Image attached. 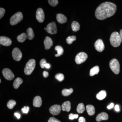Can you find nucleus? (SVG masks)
I'll return each instance as SVG.
<instances>
[{
    "label": "nucleus",
    "mask_w": 122,
    "mask_h": 122,
    "mask_svg": "<svg viewBox=\"0 0 122 122\" xmlns=\"http://www.w3.org/2000/svg\"><path fill=\"white\" fill-rule=\"evenodd\" d=\"M0 82H1V79H0Z\"/></svg>",
    "instance_id": "a18cd8bd"
},
{
    "label": "nucleus",
    "mask_w": 122,
    "mask_h": 122,
    "mask_svg": "<svg viewBox=\"0 0 122 122\" xmlns=\"http://www.w3.org/2000/svg\"><path fill=\"white\" fill-rule=\"evenodd\" d=\"M16 105V102L13 100H10L8 102L7 106L9 109H12Z\"/></svg>",
    "instance_id": "c756f323"
},
{
    "label": "nucleus",
    "mask_w": 122,
    "mask_h": 122,
    "mask_svg": "<svg viewBox=\"0 0 122 122\" xmlns=\"http://www.w3.org/2000/svg\"><path fill=\"white\" fill-rule=\"evenodd\" d=\"M99 68L98 66H95L92 68L90 71V76H93L95 75L98 74L99 72Z\"/></svg>",
    "instance_id": "5701e85b"
},
{
    "label": "nucleus",
    "mask_w": 122,
    "mask_h": 122,
    "mask_svg": "<svg viewBox=\"0 0 122 122\" xmlns=\"http://www.w3.org/2000/svg\"><path fill=\"white\" fill-rule=\"evenodd\" d=\"M119 35H120V38H121V41L122 42V29L120 30Z\"/></svg>",
    "instance_id": "c03bdc74"
},
{
    "label": "nucleus",
    "mask_w": 122,
    "mask_h": 122,
    "mask_svg": "<svg viewBox=\"0 0 122 122\" xmlns=\"http://www.w3.org/2000/svg\"><path fill=\"white\" fill-rule=\"evenodd\" d=\"M27 38V34L25 33H22L17 37L18 41L20 42H24Z\"/></svg>",
    "instance_id": "393cba45"
},
{
    "label": "nucleus",
    "mask_w": 122,
    "mask_h": 122,
    "mask_svg": "<svg viewBox=\"0 0 122 122\" xmlns=\"http://www.w3.org/2000/svg\"><path fill=\"white\" fill-rule=\"evenodd\" d=\"M5 13V9L0 8V19H1L4 16Z\"/></svg>",
    "instance_id": "e433bc0d"
},
{
    "label": "nucleus",
    "mask_w": 122,
    "mask_h": 122,
    "mask_svg": "<svg viewBox=\"0 0 122 122\" xmlns=\"http://www.w3.org/2000/svg\"><path fill=\"white\" fill-rule=\"evenodd\" d=\"M76 37L75 36H68L66 39V41L69 45L72 44L73 42L76 41Z\"/></svg>",
    "instance_id": "c85d7f7f"
},
{
    "label": "nucleus",
    "mask_w": 122,
    "mask_h": 122,
    "mask_svg": "<svg viewBox=\"0 0 122 122\" xmlns=\"http://www.w3.org/2000/svg\"><path fill=\"white\" fill-rule=\"evenodd\" d=\"M48 1L50 5L53 7L56 6L58 3L57 0H49Z\"/></svg>",
    "instance_id": "2f4dec72"
},
{
    "label": "nucleus",
    "mask_w": 122,
    "mask_h": 122,
    "mask_svg": "<svg viewBox=\"0 0 122 122\" xmlns=\"http://www.w3.org/2000/svg\"><path fill=\"white\" fill-rule=\"evenodd\" d=\"M94 46L96 50L99 52H102L105 48L104 43L101 39H98L96 41L95 43Z\"/></svg>",
    "instance_id": "9b49d317"
},
{
    "label": "nucleus",
    "mask_w": 122,
    "mask_h": 122,
    "mask_svg": "<svg viewBox=\"0 0 122 122\" xmlns=\"http://www.w3.org/2000/svg\"><path fill=\"white\" fill-rule=\"evenodd\" d=\"M61 108L63 111L69 112L71 108L70 102L69 101L65 102L62 105Z\"/></svg>",
    "instance_id": "a211bd4d"
},
{
    "label": "nucleus",
    "mask_w": 122,
    "mask_h": 122,
    "mask_svg": "<svg viewBox=\"0 0 122 122\" xmlns=\"http://www.w3.org/2000/svg\"><path fill=\"white\" fill-rule=\"evenodd\" d=\"M115 109L116 111L117 112H119L120 111L119 106L117 105H116L115 107Z\"/></svg>",
    "instance_id": "ea45409f"
},
{
    "label": "nucleus",
    "mask_w": 122,
    "mask_h": 122,
    "mask_svg": "<svg viewBox=\"0 0 122 122\" xmlns=\"http://www.w3.org/2000/svg\"><path fill=\"white\" fill-rule=\"evenodd\" d=\"M110 41L111 45L114 47L119 46L122 42L119 34L117 32H113L112 34Z\"/></svg>",
    "instance_id": "f03ea898"
},
{
    "label": "nucleus",
    "mask_w": 122,
    "mask_h": 122,
    "mask_svg": "<svg viewBox=\"0 0 122 122\" xmlns=\"http://www.w3.org/2000/svg\"><path fill=\"white\" fill-rule=\"evenodd\" d=\"M2 74L5 78L9 81H11L14 78L13 73L11 70L8 68L4 69L2 71Z\"/></svg>",
    "instance_id": "6e6552de"
},
{
    "label": "nucleus",
    "mask_w": 122,
    "mask_h": 122,
    "mask_svg": "<svg viewBox=\"0 0 122 122\" xmlns=\"http://www.w3.org/2000/svg\"><path fill=\"white\" fill-rule=\"evenodd\" d=\"M107 96V93L105 90H102L96 95V98L99 100H102L106 98Z\"/></svg>",
    "instance_id": "aec40b11"
},
{
    "label": "nucleus",
    "mask_w": 122,
    "mask_h": 122,
    "mask_svg": "<svg viewBox=\"0 0 122 122\" xmlns=\"http://www.w3.org/2000/svg\"><path fill=\"white\" fill-rule=\"evenodd\" d=\"M108 118V114L106 112H103L97 116L96 120L97 122H99L102 120H107Z\"/></svg>",
    "instance_id": "dca6fc26"
},
{
    "label": "nucleus",
    "mask_w": 122,
    "mask_h": 122,
    "mask_svg": "<svg viewBox=\"0 0 122 122\" xmlns=\"http://www.w3.org/2000/svg\"><path fill=\"white\" fill-rule=\"evenodd\" d=\"M87 113L90 116L94 115L95 113V109L94 107L92 105H87L86 107Z\"/></svg>",
    "instance_id": "6ab92c4d"
},
{
    "label": "nucleus",
    "mask_w": 122,
    "mask_h": 122,
    "mask_svg": "<svg viewBox=\"0 0 122 122\" xmlns=\"http://www.w3.org/2000/svg\"><path fill=\"white\" fill-rule=\"evenodd\" d=\"M23 19L22 13L18 12L11 17L10 19V24L11 25H15L20 22Z\"/></svg>",
    "instance_id": "20e7f679"
},
{
    "label": "nucleus",
    "mask_w": 122,
    "mask_h": 122,
    "mask_svg": "<svg viewBox=\"0 0 122 122\" xmlns=\"http://www.w3.org/2000/svg\"><path fill=\"white\" fill-rule=\"evenodd\" d=\"M110 67L112 71L116 74L120 72V65L118 61L116 59H113L110 62Z\"/></svg>",
    "instance_id": "39448f33"
},
{
    "label": "nucleus",
    "mask_w": 122,
    "mask_h": 122,
    "mask_svg": "<svg viewBox=\"0 0 122 122\" xmlns=\"http://www.w3.org/2000/svg\"><path fill=\"white\" fill-rule=\"evenodd\" d=\"M26 33L28 39L30 40H32L34 37V33L32 29L30 28H28L26 30Z\"/></svg>",
    "instance_id": "4be33fe9"
},
{
    "label": "nucleus",
    "mask_w": 122,
    "mask_h": 122,
    "mask_svg": "<svg viewBox=\"0 0 122 122\" xmlns=\"http://www.w3.org/2000/svg\"><path fill=\"white\" fill-rule=\"evenodd\" d=\"M73 91L72 88H70L69 89H64L62 91V94L63 96H69L71 93H72Z\"/></svg>",
    "instance_id": "bb28decb"
},
{
    "label": "nucleus",
    "mask_w": 122,
    "mask_h": 122,
    "mask_svg": "<svg viewBox=\"0 0 122 122\" xmlns=\"http://www.w3.org/2000/svg\"><path fill=\"white\" fill-rule=\"evenodd\" d=\"M42 103L41 98L39 96H36L34 98L33 101V105L36 107H39Z\"/></svg>",
    "instance_id": "f3484780"
},
{
    "label": "nucleus",
    "mask_w": 122,
    "mask_h": 122,
    "mask_svg": "<svg viewBox=\"0 0 122 122\" xmlns=\"http://www.w3.org/2000/svg\"><path fill=\"white\" fill-rule=\"evenodd\" d=\"M85 110V107L83 103H80L78 105L77 107V111L79 113H83Z\"/></svg>",
    "instance_id": "cd10ccee"
},
{
    "label": "nucleus",
    "mask_w": 122,
    "mask_h": 122,
    "mask_svg": "<svg viewBox=\"0 0 122 122\" xmlns=\"http://www.w3.org/2000/svg\"><path fill=\"white\" fill-rule=\"evenodd\" d=\"M44 45L46 50H49L53 46V42L52 39L49 36H46L44 40Z\"/></svg>",
    "instance_id": "4468645a"
},
{
    "label": "nucleus",
    "mask_w": 122,
    "mask_h": 122,
    "mask_svg": "<svg viewBox=\"0 0 122 122\" xmlns=\"http://www.w3.org/2000/svg\"><path fill=\"white\" fill-rule=\"evenodd\" d=\"M55 78L59 81H62L64 80V76L62 74L58 73L55 75Z\"/></svg>",
    "instance_id": "7c9ffc66"
},
{
    "label": "nucleus",
    "mask_w": 122,
    "mask_h": 122,
    "mask_svg": "<svg viewBox=\"0 0 122 122\" xmlns=\"http://www.w3.org/2000/svg\"><path fill=\"white\" fill-rule=\"evenodd\" d=\"M12 56L14 60L18 61L22 58V53L19 48H15L12 52Z\"/></svg>",
    "instance_id": "1a4fd4ad"
},
{
    "label": "nucleus",
    "mask_w": 122,
    "mask_h": 122,
    "mask_svg": "<svg viewBox=\"0 0 122 122\" xmlns=\"http://www.w3.org/2000/svg\"><path fill=\"white\" fill-rule=\"evenodd\" d=\"M43 76L44 77L46 78L49 76V73L48 72L46 71H44L43 72Z\"/></svg>",
    "instance_id": "58836bf2"
},
{
    "label": "nucleus",
    "mask_w": 122,
    "mask_h": 122,
    "mask_svg": "<svg viewBox=\"0 0 122 122\" xmlns=\"http://www.w3.org/2000/svg\"><path fill=\"white\" fill-rule=\"evenodd\" d=\"M87 58V55L86 53L81 52L76 55L75 61L77 64H81L85 61Z\"/></svg>",
    "instance_id": "423d86ee"
},
{
    "label": "nucleus",
    "mask_w": 122,
    "mask_h": 122,
    "mask_svg": "<svg viewBox=\"0 0 122 122\" xmlns=\"http://www.w3.org/2000/svg\"><path fill=\"white\" fill-rule=\"evenodd\" d=\"M14 115L18 119H20V114L18 113H14Z\"/></svg>",
    "instance_id": "79ce46f5"
},
{
    "label": "nucleus",
    "mask_w": 122,
    "mask_h": 122,
    "mask_svg": "<svg viewBox=\"0 0 122 122\" xmlns=\"http://www.w3.org/2000/svg\"><path fill=\"white\" fill-rule=\"evenodd\" d=\"M12 41L9 38L5 36H0V44L5 46H9L11 45Z\"/></svg>",
    "instance_id": "ddd939ff"
},
{
    "label": "nucleus",
    "mask_w": 122,
    "mask_h": 122,
    "mask_svg": "<svg viewBox=\"0 0 122 122\" xmlns=\"http://www.w3.org/2000/svg\"><path fill=\"white\" fill-rule=\"evenodd\" d=\"M29 107L25 106L21 109V110L22 113H24L27 114L29 112Z\"/></svg>",
    "instance_id": "f704fd0d"
},
{
    "label": "nucleus",
    "mask_w": 122,
    "mask_h": 122,
    "mask_svg": "<svg viewBox=\"0 0 122 122\" xmlns=\"http://www.w3.org/2000/svg\"><path fill=\"white\" fill-rule=\"evenodd\" d=\"M49 110L51 113L53 115H57L61 112V106L58 105H53L50 108Z\"/></svg>",
    "instance_id": "f8f14e48"
},
{
    "label": "nucleus",
    "mask_w": 122,
    "mask_h": 122,
    "mask_svg": "<svg viewBox=\"0 0 122 122\" xmlns=\"http://www.w3.org/2000/svg\"><path fill=\"white\" fill-rule=\"evenodd\" d=\"M55 50L57 52V54L55 55V57H58L60 56L63 54L64 50L63 48L60 46H56L55 48Z\"/></svg>",
    "instance_id": "b1692460"
},
{
    "label": "nucleus",
    "mask_w": 122,
    "mask_h": 122,
    "mask_svg": "<svg viewBox=\"0 0 122 122\" xmlns=\"http://www.w3.org/2000/svg\"><path fill=\"white\" fill-rule=\"evenodd\" d=\"M116 5L114 3L110 2H103L96 9L95 16L98 20H105L113 15L116 12Z\"/></svg>",
    "instance_id": "f257e3e1"
},
{
    "label": "nucleus",
    "mask_w": 122,
    "mask_h": 122,
    "mask_svg": "<svg viewBox=\"0 0 122 122\" xmlns=\"http://www.w3.org/2000/svg\"><path fill=\"white\" fill-rule=\"evenodd\" d=\"M46 32L51 34H56L57 33V28L56 23L54 22L50 23L44 28Z\"/></svg>",
    "instance_id": "0eeeda50"
},
{
    "label": "nucleus",
    "mask_w": 122,
    "mask_h": 122,
    "mask_svg": "<svg viewBox=\"0 0 122 122\" xmlns=\"http://www.w3.org/2000/svg\"><path fill=\"white\" fill-rule=\"evenodd\" d=\"M23 82V80L20 77L17 78L14 81L13 86L15 89H18L20 85Z\"/></svg>",
    "instance_id": "412c9836"
},
{
    "label": "nucleus",
    "mask_w": 122,
    "mask_h": 122,
    "mask_svg": "<svg viewBox=\"0 0 122 122\" xmlns=\"http://www.w3.org/2000/svg\"><path fill=\"white\" fill-rule=\"evenodd\" d=\"M71 27L73 31L77 32L80 29V25L78 22L73 21L71 24Z\"/></svg>",
    "instance_id": "a878e982"
},
{
    "label": "nucleus",
    "mask_w": 122,
    "mask_h": 122,
    "mask_svg": "<svg viewBox=\"0 0 122 122\" xmlns=\"http://www.w3.org/2000/svg\"><path fill=\"white\" fill-rule=\"evenodd\" d=\"M36 61L34 59H30L26 63L24 69V72L26 75L31 74L35 67Z\"/></svg>",
    "instance_id": "7ed1b4c3"
},
{
    "label": "nucleus",
    "mask_w": 122,
    "mask_h": 122,
    "mask_svg": "<svg viewBox=\"0 0 122 122\" xmlns=\"http://www.w3.org/2000/svg\"><path fill=\"white\" fill-rule=\"evenodd\" d=\"M45 67L47 69H49L50 67V65L49 63H46L45 65Z\"/></svg>",
    "instance_id": "37998d69"
},
{
    "label": "nucleus",
    "mask_w": 122,
    "mask_h": 122,
    "mask_svg": "<svg viewBox=\"0 0 122 122\" xmlns=\"http://www.w3.org/2000/svg\"><path fill=\"white\" fill-rule=\"evenodd\" d=\"M56 20L58 22L61 24L65 23L68 20L66 17L62 14H57Z\"/></svg>",
    "instance_id": "2eb2a0df"
},
{
    "label": "nucleus",
    "mask_w": 122,
    "mask_h": 122,
    "mask_svg": "<svg viewBox=\"0 0 122 122\" xmlns=\"http://www.w3.org/2000/svg\"><path fill=\"white\" fill-rule=\"evenodd\" d=\"M79 122H86L85 118L83 117H81L79 118Z\"/></svg>",
    "instance_id": "4c0bfd02"
},
{
    "label": "nucleus",
    "mask_w": 122,
    "mask_h": 122,
    "mask_svg": "<svg viewBox=\"0 0 122 122\" xmlns=\"http://www.w3.org/2000/svg\"><path fill=\"white\" fill-rule=\"evenodd\" d=\"M46 63V60L45 59H42L40 62V65L42 68H44L45 67V65Z\"/></svg>",
    "instance_id": "72a5a7b5"
},
{
    "label": "nucleus",
    "mask_w": 122,
    "mask_h": 122,
    "mask_svg": "<svg viewBox=\"0 0 122 122\" xmlns=\"http://www.w3.org/2000/svg\"><path fill=\"white\" fill-rule=\"evenodd\" d=\"M36 18L40 23L44 22L45 20V15L44 11L41 8L38 9L36 12Z\"/></svg>",
    "instance_id": "9d476101"
},
{
    "label": "nucleus",
    "mask_w": 122,
    "mask_h": 122,
    "mask_svg": "<svg viewBox=\"0 0 122 122\" xmlns=\"http://www.w3.org/2000/svg\"><path fill=\"white\" fill-rule=\"evenodd\" d=\"M114 106V104L113 103H111L110 104L109 106H108L107 107V109H111Z\"/></svg>",
    "instance_id": "a19ab883"
},
{
    "label": "nucleus",
    "mask_w": 122,
    "mask_h": 122,
    "mask_svg": "<svg viewBox=\"0 0 122 122\" xmlns=\"http://www.w3.org/2000/svg\"><path fill=\"white\" fill-rule=\"evenodd\" d=\"M78 117V115L76 114L71 113L69 115V119L70 120H73L74 119L77 118Z\"/></svg>",
    "instance_id": "473e14b6"
},
{
    "label": "nucleus",
    "mask_w": 122,
    "mask_h": 122,
    "mask_svg": "<svg viewBox=\"0 0 122 122\" xmlns=\"http://www.w3.org/2000/svg\"><path fill=\"white\" fill-rule=\"evenodd\" d=\"M48 122H61L59 120L54 117H51L49 119L48 121Z\"/></svg>",
    "instance_id": "c9c22d12"
}]
</instances>
